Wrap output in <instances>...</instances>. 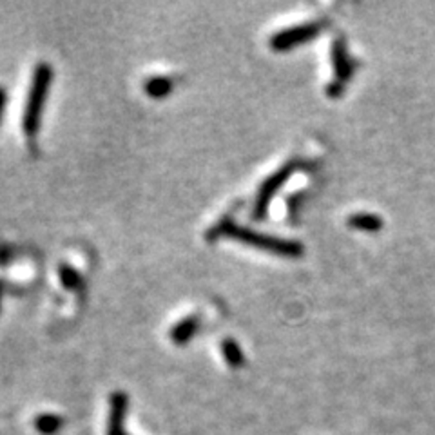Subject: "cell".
Listing matches in <instances>:
<instances>
[{
  "instance_id": "obj_1",
  "label": "cell",
  "mask_w": 435,
  "mask_h": 435,
  "mask_svg": "<svg viewBox=\"0 0 435 435\" xmlns=\"http://www.w3.org/2000/svg\"><path fill=\"white\" fill-rule=\"evenodd\" d=\"M218 238L235 239V242L254 247L258 251L271 252V254L283 256V258H298V256L303 254V245H301L300 242L261 235V232H256V230L238 225V223L232 222L230 218L220 220V222L207 232V239Z\"/></svg>"
},
{
  "instance_id": "obj_2",
  "label": "cell",
  "mask_w": 435,
  "mask_h": 435,
  "mask_svg": "<svg viewBox=\"0 0 435 435\" xmlns=\"http://www.w3.org/2000/svg\"><path fill=\"white\" fill-rule=\"evenodd\" d=\"M53 82V67L50 64H38L33 71V79L26 98L24 115H22V129L28 138H33L40 129L42 111L45 107V100L50 95V87Z\"/></svg>"
},
{
  "instance_id": "obj_3",
  "label": "cell",
  "mask_w": 435,
  "mask_h": 435,
  "mask_svg": "<svg viewBox=\"0 0 435 435\" xmlns=\"http://www.w3.org/2000/svg\"><path fill=\"white\" fill-rule=\"evenodd\" d=\"M298 167H300L298 162H288V164H285L283 167L278 169L276 173H272L267 180L263 181L261 187L258 189V194H256L254 209H252V218H254V220H263V218H265L269 207H271L272 198L287 183L288 178L296 173Z\"/></svg>"
},
{
  "instance_id": "obj_4",
  "label": "cell",
  "mask_w": 435,
  "mask_h": 435,
  "mask_svg": "<svg viewBox=\"0 0 435 435\" xmlns=\"http://www.w3.org/2000/svg\"><path fill=\"white\" fill-rule=\"evenodd\" d=\"M323 31V22H307V24L287 28L271 37V47L274 51L294 50L305 42L312 40Z\"/></svg>"
},
{
  "instance_id": "obj_5",
  "label": "cell",
  "mask_w": 435,
  "mask_h": 435,
  "mask_svg": "<svg viewBox=\"0 0 435 435\" xmlns=\"http://www.w3.org/2000/svg\"><path fill=\"white\" fill-rule=\"evenodd\" d=\"M129 410V397L125 392H113L109 399L107 435H125V417Z\"/></svg>"
},
{
  "instance_id": "obj_6",
  "label": "cell",
  "mask_w": 435,
  "mask_h": 435,
  "mask_svg": "<svg viewBox=\"0 0 435 435\" xmlns=\"http://www.w3.org/2000/svg\"><path fill=\"white\" fill-rule=\"evenodd\" d=\"M332 57H334V69H336L337 80L329 86V95L337 96L341 91V84L352 77V62H350L349 55H346L345 45L343 42L337 40L332 47Z\"/></svg>"
},
{
  "instance_id": "obj_7",
  "label": "cell",
  "mask_w": 435,
  "mask_h": 435,
  "mask_svg": "<svg viewBox=\"0 0 435 435\" xmlns=\"http://www.w3.org/2000/svg\"><path fill=\"white\" fill-rule=\"evenodd\" d=\"M198 329H200V320H198V316H187L174 324L171 332H169V337H171V341L176 343V345H185V343H189V341L194 339Z\"/></svg>"
},
{
  "instance_id": "obj_8",
  "label": "cell",
  "mask_w": 435,
  "mask_h": 435,
  "mask_svg": "<svg viewBox=\"0 0 435 435\" xmlns=\"http://www.w3.org/2000/svg\"><path fill=\"white\" fill-rule=\"evenodd\" d=\"M64 421L66 419L58 414H38L35 417L33 424L35 430L40 435H55L64 428Z\"/></svg>"
},
{
  "instance_id": "obj_9",
  "label": "cell",
  "mask_w": 435,
  "mask_h": 435,
  "mask_svg": "<svg viewBox=\"0 0 435 435\" xmlns=\"http://www.w3.org/2000/svg\"><path fill=\"white\" fill-rule=\"evenodd\" d=\"M222 354L227 365L230 368H242L245 365V356H243L242 346L238 345V341L232 337H227L222 341Z\"/></svg>"
},
{
  "instance_id": "obj_10",
  "label": "cell",
  "mask_w": 435,
  "mask_h": 435,
  "mask_svg": "<svg viewBox=\"0 0 435 435\" xmlns=\"http://www.w3.org/2000/svg\"><path fill=\"white\" fill-rule=\"evenodd\" d=\"M144 91L154 100L165 98L173 91V82L167 77H152L144 84Z\"/></svg>"
},
{
  "instance_id": "obj_11",
  "label": "cell",
  "mask_w": 435,
  "mask_h": 435,
  "mask_svg": "<svg viewBox=\"0 0 435 435\" xmlns=\"http://www.w3.org/2000/svg\"><path fill=\"white\" fill-rule=\"evenodd\" d=\"M349 225L354 227V229L359 230H368V232H374V230H379L383 227V220L375 214H366V213H359V214H352L349 218Z\"/></svg>"
},
{
  "instance_id": "obj_12",
  "label": "cell",
  "mask_w": 435,
  "mask_h": 435,
  "mask_svg": "<svg viewBox=\"0 0 435 435\" xmlns=\"http://www.w3.org/2000/svg\"><path fill=\"white\" fill-rule=\"evenodd\" d=\"M60 281L69 290H79L82 287V276L79 274L77 269L69 267V265H60Z\"/></svg>"
},
{
  "instance_id": "obj_13",
  "label": "cell",
  "mask_w": 435,
  "mask_h": 435,
  "mask_svg": "<svg viewBox=\"0 0 435 435\" xmlns=\"http://www.w3.org/2000/svg\"><path fill=\"white\" fill-rule=\"evenodd\" d=\"M6 103H8V93L2 86H0V125H2V118H4Z\"/></svg>"
},
{
  "instance_id": "obj_14",
  "label": "cell",
  "mask_w": 435,
  "mask_h": 435,
  "mask_svg": "<svg viewBox=\"0 0 435 435\" xmlns=\"http://www.w3.org/2000/svg\"><path fill=\"white\" fill-rule=\"evenodd\" d=\"M0 303H2V288H0Z\"/></svg>"
}]
</instances>
